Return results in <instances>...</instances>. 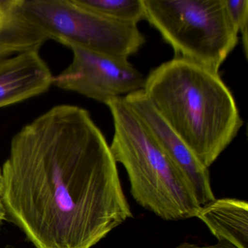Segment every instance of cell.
Wrapping results in <instances>:
<instances>
[{
	"instance_id": "3957f363",
	"label": "cell",
	"mask_w": 248,
	"mask_h": 248,
	"mask_svg": "<svg viewBox=\"0 0 248 248\" xmlns=\"http://www.w3.org/2000/svg\"><path fill=\"white\" fill-rule=\"evenodd\" d=\"M114 123L110 145L128 176L136 202L165 220L197 217L201 206L179 170L130 109L124 97L106 103Z\"/></svg>"
},
{
	"instance_id": "8fae6325",
	"label": "cell",
	"mask_w": 248,
	"mask_h": 248,
	"mask_svg": "<svg viewBox=\"0 0 248 248\" xmlns=\"http://www.w3.org/2000/svg\"><path fill=\"white\" fill-rule=\"evenodd\" d=\"M79 6L108 19L138 25L146 20L143 0H74Z\"/></svg>"
},
{
	"instance_id": "9a60e30c",
	"label": "cell",
	"mask_w": 248,
	"mask_h": 248,
	"mask_svg": "<svg viewBox=\"0 0 248 248\" xmlns=\"http://www.w3.org/2000/svg\"><path fill=\"white\" fill-rule=\"evenodd\" d=\"M4 190V178L2 170L0 169V199L2 198Z\"/></svg>"
},
{
	"instance_id": "5bb4252c",
	"label": "cell",
	"mask_w": 248,
	"mask_h": 248,
	"mask_svg": "<svg viewBox=\"0 0 248 248\" xmlns=\"http://www.w3.org/2000/svg\"><path fill=\"white\" fill-rule=\"evenodd\" d=\"M5 220H7L6 209H5L2 200L0 199V226H2Z\"/></svg>"
},
{
	"instance_id": "8992f818",
	"label": "cell",
	"mask_w": 248,
	"mask_h": 248,
	"mask_svg": "<svg viewBox=\"0 0 248 248\" xmlns=\"http://www.w3.org/2000/svg\"><path fill=\"white\" fill-rule=\"evenodd\" d=\"M73 61L53 78V85L99 102L125 97L143 90L146 78L128 59L70 46Z\"/></svg>"
},
{
	"instance_id": "ba28073f",
	"label": "cell",
	"mask_w": 248,
	"mask_h": 248,
	"mask_svg": "<svg viewBox=\"0 0 248 248\" xmlns=\"http://www.w3.org/2000/svg\"><path fill=\"white\" fill-rule=\"evenodd\" d=\"M53 78L37 51L0 60V108L44 93Z\"/></svg>"
},
{
	"instance_id": "7a4b0ae2",
	"label": "cell",
	"mask_w": 248,
	"mask_h": 248,
	"mask_svg": "<svg viewBox=\"0 0 248 248\" xmlns=\"http://www.w3.org/2000/svg\"><path fill=\"white\" fill-rule=\"evenodd\" d=\"M143 93L164 121L209 168L243 125L220 75L181 57L154 69Z\"/></svg>"
},
{
	"instance_id": "6da1fadb",
	"label": "cell",
	"mask_w": 248,
	"mask_h": 248,
	"mask_svg": "<svg viewBox=\"0 0 248 248\" xmlns=\"http://www.w3.org/2000/svg\"><path fill=\"white\" fill-rule=\"evenodd\" d=\"M105 137L80 107L56 106L11 140L7 220L36 248H91L133 218Z\"/></svg>"
},
{
	"instance_id": "4fadbf2b",
	"label": "cell",
	"mask_w": 248,
	"mask_h": 248,
	"mask_svg": "<svg viewBox=\"0 0 248 248\" xmlns=\"http://www.w3.org/2000/svg\"><path fill=\"white\" fill-rule=\"evenodd\" d=\"M175 248H236L231 244L225 242H217V243L211 245H199L197 244L184 242Z\"/></svg>"
},
{
	"instance_id": "5b68a950",
	"label": "cell",
	"mask_w": 248,
	"mask_h": 248,
	"mask_svg": "<svg viewBox=\"0 0 248 248\" xmlns=\"http://www.w3.org/2000/svg\"><path fill=\"white\" fill-rule=\"evenodd\" d=\"M21 9L49 40L68 47L128 59L146 43L138 25L108 19L74 0H21Z\"/></svg>"
},
{
	"instance_id": "52a82bcc",
	"label": "cell",
	"mask_w": 248,
	"mask_h": 248,
	"mask_svg": "<svg viewBox=\"0 0 248 248\" xmlns=\"http://www.w3.org/2000/svg\"><path fill=\"white\" fill-rule=\"evenodd\" d=\"M124 98L149 134L184 175L192 188L199 204L202 207L216 199L208 168L202 164L164 121L146 98L143 90L130 94Z\"/></svg>"
},
{
	"instance_id": "7c38bea8",
	"label": "cell",
	"mask_w": 248,
	"mask_h": 248,
	"mask_svg": "<svg viewBox=\"0 0 248 248\" xmlns=\"http://www.w3.org/2000/svg\"><path fill=\"white\" fill-rule=\"evenodd\" d=\"M231 21L238 34H242L245 57L248 58V1L225 0Z\"/></svg>"
},
{
	"instance_id": "9c48e42d",
	"label": "cell",
	"mask_w": 248,
	"mask_h": 248,
	"mask_svg": "<svg viewBox=\"0 0 248 248\" xmlns=\"http://www.w3.org/2000/svg\"><path fill=\"white\" fill-rule=\"evenodd\" d=\"M196 217L207 226L217 242L248 248V204L245 200L214 199L202 206Z\"/></svg>"
},
{
	"instance_id": "2e32d148",
	"label": "cell",
	"mask_w": 248,
	"mask_h": 248,
	"mask_svg": "<svg viewBox=\"0 0 248 248\" xmlns=\"http://www.w3.org/2000/svg\"><path fill=\"white\" fill-rule=\"evenodd\" d=\"M5 248H14L13 246H6Z\"/></svg>"
},
{
	"instance_id": "277c9868",
	"label": "cell",
	"mask_w": 248,
	"mask_h": 248,
	"mask_svg": "<svg viewBox=\"0 0 248 248\" xmlns=\"http://www.w3.org/2000/svg\"><path fill=\"white\" fill-rule=\"evenodd\" d=\"M146 20L181 57L219 73L239 41L225 0H143Z\"/></svg>"
},
{
	"instance_id": "30bf717a",
	"label": "cell",
	"mask_w": 248,
	"mask_h": 248,
	"mask_svg": "<svg viewBox=\"0 0 248 248\" xmlns=\"http://www.w3.org/2000/svg\"><path fill=\"white\" fill-rule=\"evenodd\" d=\"M49 38L21 9V0H0V60L37 51Z\"/></svg>"
}]
</instances>
